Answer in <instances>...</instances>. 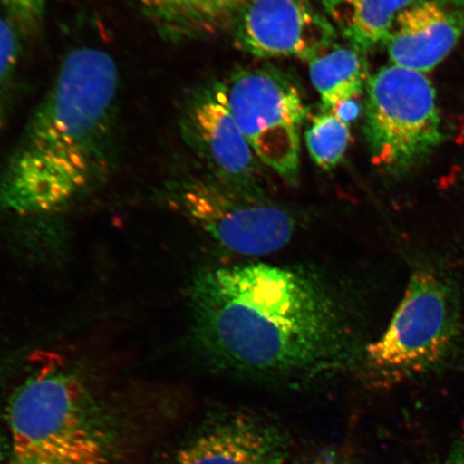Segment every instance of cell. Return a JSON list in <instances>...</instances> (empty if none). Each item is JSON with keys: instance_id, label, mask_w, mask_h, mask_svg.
<instances>
[{"instance_id": "cell-5", "label": "cell", "mask_w": 464, "mask_h": 464, "mask_svg": "<svg viewBox=\"0 0 464 464\" xmlns=\"http://www.w3.org/2000/svg\"><path fill=\"white\" fill-rule=\"evenodd\" d=\"M365 92L364 130L373 164L396 177L415 170L445 138L431 80L392 63L370 77Z\"/></svg>"}, {"instance_id": "cell-14", "label": "cell", "mask_w": 464, "mask_h": 464, "mask_svg": "<svg viewBox=\"0 0 464 464\" xmlns=\"http://www.w3.org/2000/svg\"><path fill=\"white\" fill-rule=\"evenodd\" d=\"M160 32L191 36L216 31L232 13L220 0H138Z\"/></svg>"}, {"instance_id": "cell-11", "label": "cell", "mask_w": 464, "mask_h": 464, "mask_svg": "<svg viewBox=\"0 0 464 464\" xmlns=\"http://www.w3.org/2000/svg\"><path fill=\"white\" fill-rule=\"evenodd\" d=\"M463 34L464 0H416L397 17L385 44L392 65L427 74Z\"/></svg>"}, {"instance_id": "cell-17", "label": "cell", "mask_w": 464, "mask_h": 464, "mask_svg": "<svg viewBox=\"0 0 464 464\" xmlns=\"http://www.w3.org/2000/svg\"><path fill=\"white\" fill-rule=\"evenodd\" d=\"M45 0H0L11 20L23 31L34 32L43 21Z\"/></svg>"}, {"instance_id": "cell-22", "label": "cell", "mask_w": 464, "mask_h": 464, "mask_svg": "<svg viewBox=\"0 0 464 464\" xmlns=\"http://www.w3.org/2000/svg\"><path fill=\"white\" fill-rule=\"evenodd\" d=\"M4 459V440L2 431H0V463H2Z\"/></svg>"}, {"instance_id": "cell-1", "label": "cell", "mask_w": 464, "mask_h": 464, "mask_svg": "<svg viewBox=\"0 0 464 464\" xmlns=\"http://www.w3.org/2000/svg\"><path fill=\"white\" fill-rule=\"evenodd\" d=\"M197 342L218 370L304 382L353 361L343 307L303 270L249 264L203 270L190 293Z\"/></svg>"}, {"instance_id": "cell-8", "label": "cell", "mask_w": 464, "mask_h": 464, "mask_svg": "<svg viewBox=\"0 0 464 464\" xmlns=\"http://www.w3.org/2000/svg\"><path fill=\"white\" fill-rule=\"evenodd\" d=\"M239 9L236 44L261 58L309 62L334 44L338 34L310 0H246Z\"/></svg>"}, {"instance_id": "cell-18", "label": "cell", "mask_w": 464, "mask_h": 464, "mask_svg": "<svg viewBox=\"0 0 464 464\" xmlns=\"http://www.w3.org/2000/svg\"><path fill=\"white\" fill-rule=\"evenodd\" d=\"M362 112V106L361 103V98L341 103L332 111V113H334L335 116H338L340 120L350 125L352 121H355L359 119V116H361Z\"/></svg>"}, {"instance_id": "cell-15", "label": "cell", "mask_w": 464, "mask_h": 464, "mask_svg": "<svg viewBox=\"0 0 464 464\" xmlns=\"http://www.w3.org/2000/svg\"><path fill=\"white\" fill-rule=\"evenodd\" d=\"M351 141V125L332 112L315 116L305 132L311 158L323 170H332L339 165Z\"/></svg>"}, {"instance_id": "cell-12", "label": "cell", "mask_w": 464, "mask_h": 464, "mask_svg": "<svg viewBox=\"0 0 464 464\" xmlns=\"http://www.w3.org/2000/svg\"><path fill=\"white\" fill-rule=\"evenodd\" d=\"M416 0H323L336 32L363 52L385 44L397 17Z\"/></svg>"}, {"instance_id": "cell-6", "label": "cell", "mask_w": 464, "mask_h": 464, "mask_svg": "<svg viewBox=\"0 0 464 464\" xmlns=\"http://www.w3.org/2000/svg\"><path fill=\"white\" fill-rule=\"evenodd\" d=\"M218 87L255 156L285 181L297 182L306 115L298 87L264 68L237 72Z\"/></svg>"}, {"instance_id": "cell-19", "label": "cell", "mask_w": 464, "mask_h": 464, "mask_svg": "<svg viewBox=\"0 0 464 464\" xmlns=\"http://www.w3.org/2000/svg\"><path fill=\"white\" fill-rule=\"evenodd\" d=\"M309 464H358L351 456H346L343 452L327 451L324 455L316 458L314 461Z\"/></svg>"}, {"instance_id": "cell-10", "label": "cell", "mask_w": 464, "mask_h": 464, "mask_svg": "<svg viewBox=\"0 0 464 464\" xmlns=\"http://www.w3.org/2000/svg\"><path fill=\"white\" fill-rule=\"evenodd\" d=\"M189 130L219 182L243 193L264 196L251 145L232 116L218 85L191 103Z\"/></svg>"}, {"instance_id": "cell-4", "label": "cell", "mask_w": 464, "mask_h": 464, "mask_svg": "<svg viewBox=\"0 0 464 464\" xmlns=\"http://www.w3.org/2000/svg\"><path fill=\"white\" fill-rule=\"evenodd\" d=\"M463 353L459 285L448 268L422 260L386 332L365 348L364 367L379 384H396L448 369Z\"/></svg>"}, {"instance_id": "cell-21", "label": "cell", "mask_w": 464, "mask_h": 464, "mask_svg": "<svg viewBox=\"0 0 464 464\" xmlns=\"http://www.w3.org/2000/svg\"><path fill=\"white\" fill-rule=\"evenodd\" d=\"M226 7H227L231 13H234L236 9H239L241 5L246 2V0H220Z\"/></svg>"}, {"instance_id": "cell-20", "label": "cell", "mask_w": 464, "mask_h": 464, "mask_svg": "<svg viewBox=\"0 0 464 464\" xmlns=\"http://www.w3.org/2000/svg\"><path fill=\"white\" fill-rule=\"evenodd\" d=\"M438 464H464V438L456 444L449 456Z\"/></svg>"}, {"instance_id": "cell-13", "label": "cell", "mask_w": 464, "mask_h": 464, "mask_svg": "<svg viewBox=\"0 0 464 464\" xmlns=\"http://www.w3.org/2000/svg\"><path fill=\"white\" fill-rule=\"evenodd\" d=\"M309 72L327 112L361 98L370 79L364 52L352 44L330 45L309 61Z\"/></svg>"}, {"instance_id": "cell-7", "label": "cell", "mask_w": 464, "mask_h": 464, "mask_svg": "<svg viewBox=\"0 0 464 464\" xmlns=\"http://www.w3.org/2000/svg\"><path fill=\"white\" fill-rule=\"evenodd\" d=\"M178 205L213 240L246 256L277 251L287 245L295 228V220L286 208L218 179L185 184Z\"/></svg>"}, {"instance_id": "cell-3", "label": "cell", "mask_w": 464, "mask_h": 464, "mask_svg": "<svg viewBox=\"0 0 464 464\" xmlns=\"http://www.w3.org/2000/svg\"><path fill=\"white\" fill-rule=\"evenodd\" d=\"M8 415V464H119L111 429L65 370L44 368L28 376Z\"/></svg>"}, {"instance_id": "cell-9", "label": "cell", "mask_w": 464, "mask_h": 464, "mask_svg": "<svg viewBox=\"0 0 464 464\" xmlns=\"http://www.w3.org/2000/svg\"><path fill=\"white\" fill-rule=\"evenodd\" d=\"M290 440L276 422L230 411L202 423L179 446L171 464H288Z\"/></svg>"}, {"instance_id": "cell-2", "label": "cell", "mask_w": 464, "mask_h": 464, "mask_svg": "<svg viewBox=\"0 0 464 464\" xmlns=\"http://www.w3.org/2000/svg\"><path fill=\"white\" fill-rule=\"evenodd\" d=\"M119 69L97 46L74 49L29 118L0 179V207L40 216L71 205L111 159Z\"/></svg>"}, {"instance_id": "cell-16", "label": "cell", "mask_w": 464, "mask_h": 464, "mask_svg": "<svg viewBox=\"0 0 464 464\" xmlns=\"http://www.w3.org/2000/svg\"><path fill=\"white\" fill-rule=\"evenodd\" d=\"M20 44L15 28L7 19L0 16V129H2L8 92L19 63Z\"/></svg>"}]
</instances>
